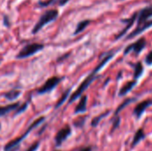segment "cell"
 I'll return each mask as SVG.
<instances>
[{
  "label": "cell",
  "mask_w": 152,
  "mask_h": 151,
  "mask_svg": "<svg viewBox=\"0 0 152 151\" xmlns=\"http://www.w3.org/2000/svg\"><path fill=\"white\" fill-rule=\"evenodd\" d=\"M114 56V53H110V54H108L102 61H101V63L94 69V71L84 80V82L78 86V88L75 91V93H72V95L70 96V98H69V103H71V102H73L74 101H76L78 97H80L81 95H82V93L88 88V86L92 84V82L95 79V75H96V73L112 58Z\"/></svg>",
  "instance_id": "obj_1"
},
{
  "label": "cell",
  "mask_w": 152,
  "mask_h": 151,
  "mask_svg": "<svg viewBox=\"0 0 152 151\" xmlns=\"http://www.w3.org/2000/svg\"><path fill=\"white\" fill-rule=\"evenodd\" d=\"M45 118L44 117H38L37 119H36V120L29 125V127H28V129L26 130V132H25L22 135H20L19 138H16V139H14L13 141H12V142H10L9 143H7V144L4 146V151L18 150V149H19V147H20V145L21 142L24 141V140L26 139V137H27L34 129H36L37 126H39V125L45 121Z\"/></svg>",
  "instance_id": "obj_2"
},
{
  "label": "cell",
  "mask_w": 152,
  "mask_h": 151,
  "mask_svg": "<svg viewBox=\"0 0 152 151\" xmlns=\"http://www.w3.org/2000/svg\"><path fill=\"white\" fill-rule=\"evenodd\" d=\"M59 16V12L55 9H52V10H47L45 11L39 18L38 21L36 23V25L34 26L33 29H32V34H37L38 33L45 25L54 21Z\"/></svg>",
  "instance_id": "obj_3"
},
{
  "label": "cell",
  "mask_w": 152,
  "mask_h": 151,
  "mask_svg": "<svg viewBox=\"0 0 152 151\" xmlns=\"http://www.w3.org/2000/svg\"><path fill=\"white\" fill-rule=\"evenodd\" d=\"M45 48V45L43 44L39 43H32L25 45L16 55V59H25L28 57H30L37 53L42 51Z\"/></svg>",
  "instance_id": "obj_4"
},
{
  "label": "cell",
  "mask_w": 152,
  "mask_h": 151,
  "mask_svg": "<svg viewBox=\"0 0 152 151\" xmlns=\"http://www.w3.org/2000/svg\"><path fill=\"white\" fill-rule=\"evenodd\" d=\"M62 77H53L48 78L45 83L37 90V93L38 94H45L47 93L52 92L62 80Z\"/></svg>",
  "instance_id": "obj_5"
},
{
  "label": "cell",
  "mask_w": 152,
  "mask_h": 151,
  "mask_svg": "<svg viewBox=\"0 0 152 151\" xmlns=\"http://www.w3.org/2000/svg\"><path fill=\"white\" fill-rule=\"evenodd\" d=\"M71 134V128L69 125L62 127L55 135V145L56 147H61V144L68 139V137Z\"/></svg>",
  "instance_id": "obj_6"
},
{
  "label": "cell",
  "mask_w": 152,
  "mask_h": 151,
  "mask_svg": "<svg viewBox=\"0 0 152 151\" xmlns=\"http://www.w3.org/2000/svg\"><path fill=\"white\" fill-rule=\"evenodd\" d=\"M137 24L138 27L142 26V24H144L145 22L148 21V20L152 17V5L150 6H146L143 9H142L140 11V12L137 14Z\"/></svg>",
  "instance_id": "obj_7"
},
{
  "label": "cell",
  "mask_w": 152,
  "mask_h": 151,
  "mask_svg": "<svg viewBox=\"0 0 152 151\" xmlns=\"http://www.w3.org/2000/svg\"><path fill=\"white\" fill-rule=\"evenodd\" d=\"M145 46H146V41H145V39L144 38H141V39L137 40L135 43L128 45L126 47V49L125 50V53H124L125 54H127L130 52H134L136 54H138V53H140L144 49Z\"/></svg>",
  "instance_id": "obj_8"
},
{
  "label": "cell",
  "mask_w": 152,
  "mask_h": 151,
  "mask_svg": "<svg viewBox=\"0 0 152 151\" xmlns=\"http://www.w3.org/2000/svg\"><path fill=\"white\" fill-rule=\"evenodd\" d=\"M137 19V13H134L131 18H129V19H127V20H121V21L122 22H124V23H127V25H126V28H124V29L116 36V39H119V38H121L129 29H130V28L133 26V24L134 23V21H135V20Z\"/></svg>",
  "instance_id": "obj_9"
},
{
  "label": "cell",
  "mask_w": 152,
  "mask_h": 151,
  "mask_svg": "<svg viewBox=\"0 0 152 151\" xmlns=\"http://www.w3.org/2000/svg\"><path fill=\"white\" fill-rule=\"evenodd\" d=\"M151 27H152V20H148L147 22H145L144 24H142V26H139V27H137L132 33H130L129 35H128V36L126 37V39H131V38H133V37H134V36H138L139 34H141V33H142L144 30H146V29H148V28H150Z\"/></svg>",
  "instance_id": "obj_10"
},
{
  "label": "cell",
  "mask_w": 152,
  "mask_h": 151,
  "mask_svg": "<svg viewBox=\"0 0 152 151\" xmlns=\"http://www.w3.org/2000/svg\"><path fill=\"white\" fill-rule=\"evenodd\" d=\"M19 107H20L19 102H14V103H12V104H8L6 106H0V117H4L7 114L16 110Z\"/></svg>",
  "instance_id": "obj_11"
},
{
  "label": "cell",
  "mask_w": 152,
  "mask_h": 151,
  "mask_svg": "<svg viewBox=\"0 0 152 151\" xmlns=\"http://www.w3.org/2000/svg\"><path fill=\"white\" fill-rule=\"evenodd\" d=\"M151 105H152V101H151V100H147V101H142V102L139 103V104L136 106V108L134 109V114H135L138 117H141L142 114L144 112V110H145L149 106H151Z\"/></svg>",
  "instance_id": "obj_12"
},
{
  "label": "cell",
  "mask_w": 152,
  "mask_h": 151,
  "mask_svg": "<svg viewBox=\"0 0 152 151\" xmlns=\"http://www.w3.org/2000/svg\"><path fill=\"white\" fill-rule=\"evenodd\" d=\"M86 103H87V96L84 95L81 97L78 104L76 107L75 109V113L78 114V113H84L86 110Z\"/></svg>",
  "instance_id": "obj_13"
},
{
  "label": "cell",
  "mask_w": 152,
  "mask_h": 151,
  "mask_svg": "<svg viewBox=\"0 0 152 151\" xmlns=\"http://www.w3.org/2000/svg\"><path fill=\"white\" fill-rule=\"evenodd\" d=\"M20 93H21L20 91L13 89V90H11V91H9L7 93H4L3 94V97H4L8 101H15V100H17L20 97Z\"/></svg>",
  "instance_id": "obj_14"
},
{
  "label": "cell",
  "mask_w": 152,
  "mask_h": 151,
  "mask_svg": "<svg viewBox=\"0 0 152 151\" xmlns=\"http://www.w3.org/2000/svg\"><path fill=\"white\" fill-rule=\"evenodd\" d=\"M90 23H91L90 20H81L80 22H78L77 25V28L74 31V35H77V34L81 33L82 31H84L89 26Z\"/></svg>",
  "instance_id": "obj_15"
},
{
  "label": "cell",
  "mask_w": 152,
  "mask_h": 151,
  "mask_svg": "<svg viewBox=\"0 0 152 151\" xmlns=\"http://www.w3.org/2000/svg\"><path fill=\"white\" fill-rule=\"evenodd\" d=\"M135 84H136V81L134 80V81H131V82H129V83H127V84H126L123 87H122V89L120 90V93H119V95H125V94H126L129 91H131L132 90V88L135 85Z\"/></svg>",
  "instance_id": "obj_16"
},
{
  "label": "cell",
  "mask_w": 152,
  "mask_h": 151,
  "mask_svg": "<svg viewBox=\"0 0 152 151\" xmlns=\"http://www.w3.org/2000/svg\"><path fill=\"white\" fill-rule=\"evenodd\" d=\"M70 92H71V89L70 88H69L67 91H65L64 93H63V94H62V96L60 98V100L58 101V102L56 103V105H55V109H58V108H60L63 103H64V101L67 100V98L69 97V93H70Z\"/></svg>",
  "instance_id": "obj_17"
},
{
  "label": "cell",
  "mask_w": 152,
  "mask_h": 151,
  "mask_svg": "<svg viewBox=\"0 0 152 151\" xmlns=\"http://www.w3.org/2000/svg\"><path fill=\"white\" fill-rule=\"evenodd\" d=\"M144 133H143V130L142 129H140L136 133H135V135H134V140H133V146H135L137 143H139L143 138H144Z\"/></svg>",
  "instance_id": "obj_18"
},
{
  "label": "cell",
  "mask_w": 152,
  "mask_h": 151,
  "mask_svg": "<svg viewBox=\"0 0 152 151\" xmlns=\"http://www.w3.org/2000/svg\"><path fill=\"white\" fill-rule=\"evenodd\" d=\"M58 0H47V1H39L38 4L40 7H47L50 5H53L57 3Z\"/></svg>",
  "instance_id": "obj_19"
},
{
  "label": "cell",
  "mask_w": 152,
  "mask_h": 151,
  "mask_svg": "<svg viewBox=\"0 0 152 151\" xmlns=\"http://www.w3.org/2000/svg\"><path fill=\"white\" fill-rule=\"evenodd\" d=\"M142 63H137L136 66H135V73H134V78H138L141 75H142Z\"/></svg>",
  "instance_id": "obj_20"
},
{
  "label": "cell",
  "mask_w": 152,
  "mask_h": 151,
  "mask_svg": "<svg viewBox=\"0 0 152 151\" xmlns=\"http://www.w3.org/2000/svg\"><path fill=\"white\" fill-rule=\"evenodd\" d=\"M27 108H28V102H26V103H24V104H22L20 107H19L16 110H15V113H14V116H18L19 114H20V113H22V112H24L26 109H27Z\"/></svg>",
  "instance_id": "obj_21"
},
{
  "label": "cell",
  "mask_w": 152,
  "mask_h": 151,
  "mask_svg": "<svg viewBox=\"0 0 152 151\" xmlns=\"http://www.w3.org/2000/svg\"><path fill=\"white\" fill-rule=\"evenodd\" d=\"M39 146H40V143H39V142H34L28 150L26 151H37L38 150V148H39Z\"/></svg>",
  "instance_id": "obj_22"
},
{
  "label": "cell",
  "mask_w": 152,
  "mask_h": 151,
  "mask_svg": "<svg viewBox=\"0 0 152 151\" xmlns=\"http://www.w3.org/2000/svg\"><path fill=\"white\" fill-rule=\"evenodd\" d=\"M145 61L148 65H151L152 64V51H151L149 53V54L146 56V59H145Z\"/></svg>",
  "instance_id": "obj_23"
},
{
  "label": "cell",
  "mask_w": 152,
  "mask_h": 151,
  "mask_svg": "<svg viewBox=\"0 0 152 151\" xmlns=\"http://www.w3.org/2000/svg\"><path fill=\"white\" fill-rule=\"evenodd\" d=\"M4 26L5 27H10L11 26V23H10V20H9V18L7 17V16H4Z\"/></svg>",
  "instance_id": "obj_24"
},
{
  "label": "cell",
  "mask_w": 152,
  "mask_h": 151,
  "mask_svg": "<svg viewBox=\"0 0 152 151\" xmlns=\"http://www.w3.org/2000/svg\"><path fill=\"white\" fill-rule=\"evenodd\" d=\"M69 1V0H60V1H59V5H60V6L65 5Z\"/></svg>",
  "instance_id": "obj_25"
},
{
  "label": "cell",
  "mask_w": 152,
  "mask_h": 151,
  "mask_svg": "<svg viewBox=\"0 0 152 151\" xmlns=\"http://www.w3.org/2000/svg\"><path fill=\"white\" fill-rule=\"evenodd\" d=\"M79 151H92V148L91 147H86V148H84V149H82L81 150Z\"/></svg>",
  "instance_id": "obj_26"
},
{
  "label": "cell",
  "mask_w": 152,
  "mask_h": 151,
  "mask_svg": "<svg viewBox=\"0 0 152 151\" xmlns=\"http://www.w3.org/2000/svg\"><path fill=\"white\" fill-rule=\"evenodd\" d=\"M0 130H1V124H0Z\"/></svg>",
  "instance_id": "obj_27"
},
{
  "label": "cell",
  "mask_w": 152,
  "mask_h": 151,
  "mask_svg": "<svg viewBox=\"0 0 152 151\" xmlns=\"http://www.w3.org/2000/svg\"><path fill=\"white\" fill-rule=\"evenodd\" d=\"M58 151H60V150H58Z\"/></svg>",
  "instance_id": "obj_28"
}]
</instances>
